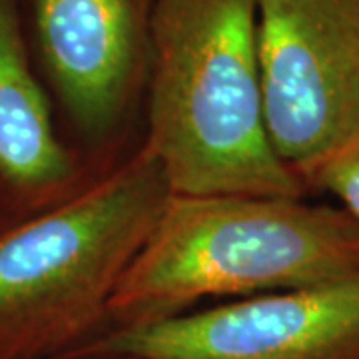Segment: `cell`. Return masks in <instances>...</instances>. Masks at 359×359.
I'll use <instances>...</instances> for the list:
<instances>
[{"mask_svg":"<svg viewBox=\"0 0 359 359\" xmlns=\"http://www.w3.org/2000/svg\"><path fill=\"white\" fill-rule=\"evenodd\" d=\"M40 48L58 96L90 142L112 136L148 72L140 0H34Z\"/></svg>","mask_w":359,"mask_h":359,"instance_id":"cell-6","label":"cell"},{"mask_svg":"<svg viewBox=\"0 0 359 359\" xmlns=\"http://www.w3.org/2000/svg\"><path fill=\"white\" fill-rule=\"evenodd\" d=\"M172 190L142 144L0 238V351L58 346L108 320Z\"/></svg>","mask_w":359,"mask_h":359,"instance_id":"cell-3","label":"cell"},{"mask_svg":"<svg viewBox=\"0 0 359 359\" xmlns=\"http://www.w3.org/2000/svg\"><path fill=\"white\" fill-rule=\"evenodd\" d=\"M359 273V222L339 205L276 196H176L108 306L116 327L184 313L208 297L316 287Z\"/></svg>","mask_w":359,"mask_h":359,"instance_id":"cell-2","label":"cell"},{"mask_svg":"<svg viewBox=\"0 0 359 359\" xmlns=\"http://www.w3.org/2000/svg\"><path fill=\"white\" fill-rule=\"evenodd\" d=\"M122 359H359V273L122 325L86 346Z\"/></svg>","mask_w":359,"mask_h":359,"instance_id":"cell-5","label":"cell"},{"mask_svg":"<svg viewBox=\"0 0 359 359\" xmlns=\"http://www.w3.org/2000/svg\"><path fill=\"white\" fill-rule=\"evenodd\" d=\"M264 112L295 174L359 132V0H257Z\"/></svg>","mask_w":359,"mask_h":359,"instance_id":"cell-4","label":"cell"},{"mask_svg":"<svg viewBox=\"0 0 359 359\" xmlns=\"http://www.w3.org/2000/svg\"><path fill=\"white\" fill-rule=\"evenodd\" d=\"M94 176H82L76 154L58 138L13 2L0 0V178L22 192L72 196Z\"/></svg>","mask_w":359,"mask_h":359,"instance_id":"cell-7","label":"cell"},{"mask_svg":"<svg viewBox=\"0 0 359 359\" xmlns=\"http://www.w3.org/2000/svg\"><path fill=\"white\" fill-rule=\"evenodd\" d=\"M306 190H320L359 222V132L297 172Z\"/></svg>","mask_w":359,"mask_h":359,"instance_id":"cell-8","label":"cell"},{"mask_svg":"<svg viewBox=\"0 0 359 359\" xmlns=\"http://www.w3.org/2000/svg\"><path fill=\"white\" fill-rule=\"evenodd\" d=\"M90 355H94V358H98V359H122V358H112V355H96V353H90Z\"/></svg>","mask_w":359,"mask_h":359,"instance_id":"cell-9","label":"cell"},{"mask_svg":"<svg viewBox=\"0 0 359 359\" xmlns=\"http://www.w3.org/2000/svg\"><path fill=\"white\" fill-rule=\"evenodd\" d=\"M144 146L176 196L304 198L269 142L257 0H150Z\"/></svg>","mask_w":359,"mask_h":359,"instance_id":"cell-1","label":"cell"}]
</instances>
